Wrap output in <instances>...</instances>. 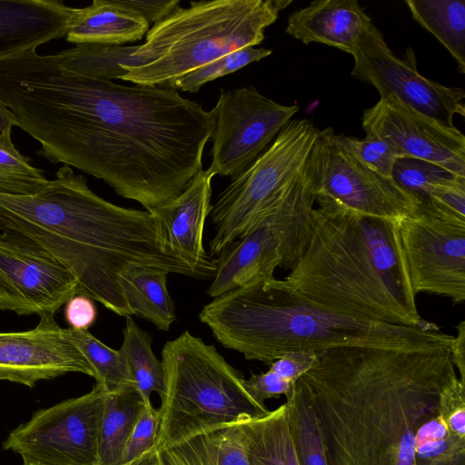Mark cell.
Segmentation results:
<instances>
[{
  "mask_svg": "<svg viewBox=\"0 0 465 465\" xmlns=\"http://www.w3.org/2000/svg\"><path fill=\"white\" fill-rule=\"evenodd\" d=\"M0 102L36 154L101 179L155 214L203 170L213 116L177 90L91 78L31 49L0 60Z\"/></svg>",
  "mask_w": 465,
  "mask_h": 465,
  "instance_id": "1",
  "label": "cell"
},
{
  "mask_svg": "<svg viewBox=\"0 0 465 465\" xmlns=\"http://www.w3.org/2000/svg\"><path fill=\"white\" fill-rule=\"evenodd\" d=\"M298 380L311 399L328 465H413L414 436L458 377L450 349L344 346L316 352Z\"/></svg>",
  "mask_w": 465,
  "mask_h": 465,
  "instance_id": "2",
  "label": "cell"
},
{
  "mask_svg": "<svg viewBox=\"0 0 465 465\" xmlns=\"http://www.w3.org/2000/svg\"><path fill=\"white\" fill-rule=\"evenodd\" d=\"M0 231L39 244L70 271L80 294L124 317L133 312L120 281L133 269L153 267L209 279L164 249L155 215L103 199L67 165L38 193H0Z\"/></svg>",
  "mask_w": 465,
  "mask_h": 465,
  "instance_id": "3",
  "label": "cell"
},
{
  "mask_svg": "<svg viewBox=\"0 0 465 465\" xmlns=\"http://www.w3.org/2000/svg\"><path fill=\"white\" fill-rule=\"evenodd\" d=\"M316 203L308 245L282 282L355 318L423 323L397 220L361 214L322 194Z\"/></svg>",
  "mask_w": 465,
  "mask_h": 465,
  "instance_id": "4",
  "label": "cell"
},
{
  "mask_svg": "<svg viewBox=\"0 0 465 465\" xmlns=\"http://www.w3.org/2000/svg\"><path fill=\"white\" fill-rule=\"evenodd\" d=\"M199 320L225 348L267 364L291 351L344 346L437 351L454 338L426 320L407 326L341 313L274 277L213 299Z\"/></svg>",
  "mask_w": 465,
  "mask_h": 465,
  "instance_id": "5",
  "label": "cell"
},
{
  "mask_svg": "<svg viewBox=\"0 0 465 465\" xmlns=\"http://www.w3.org/2000/svg\"><path fill=\"white\" fill-rule=\"evenodd\" d=\"M292 0L191 1L149 28L120 80L168 87L178 77L235 50L254 46Z\"/></svg>",
  "mask_w": 465,
  "mask_h": 465,
  "instance_id": "6",
  "label": "cell"
},
{
  "mask_svg": "<svg viewBox=\"0 0 465 465\" xmlns=\"http://www.w3.org/2000/svg\"><path fill=\"white\" fill-rule=\"evenodd\" d=\"M162 362L164 391L156 449L270 411L248 393L240 371L188 331L163 345Z\"/></svg>",
  "mask_w": 465,
  "mask_h": 465,
  "instance_id": "7",
  "label": "cell"
},
{
  "mask_svg": "<svg viewBox=\"0 0 465 465\" xmlns=\"http://www.w3.org/2000/svg\"><path fill=\"white\" fill-rule=\"evenodd\" d=\"M319 131L308 119L289 121L265 152L232 179L212 205L211 255H219L275 210L302 169Z\"/></svg>",
  "mask_w": 465,
  "mask_h": 465,
  "instance_id": "8",
  "label": "cell"
},
{
  "mask_svg": "<svg viewBox=\"0 0 465 465\" xmlns=\"http://www.w3.org/2000/svg\"><path fill=\"white\" fill-rule=\"evenodd\" d=\"M106 391L95 384L82 396L35 412L3 446L24 464L98 465V436Z\"/></svg>",
  "mask_w": 465,
  "mask_h": 465,
  "instance_id": "9",
  "label": "cell"
},
{
  "mask_svg": "<svg viewBox=\"0 0 465 465\" xmlns=\"http://www.w3.org/2000/svg\"><path fill=\"white\" fill-rule=\"evenodd\" d=\"M333 129L319 131L304 171L317 194L363 215L399 220L420 209L418 201L337 145Z\"/></svg>",
  "mask_w": 465,
  "mask_h": 465,
  "instance_id": "10",
  "label": "cell"
},
{
  "mask_svg": "<svg viewBox=\"0 0 465 465\" xmlns=\"http://www.w3.org/2000/svg\"><path fill=\"white\" fill-rule=\"evenodd\" d=\"M298 111V105L278 104L253 87L220 89L218 101L211 110V172L231 179L242 173Z\"/></svg>",
  "mask_w": 465,
  "mask_h": 465,
  "instance_id": "11",
  "label": "cell"
},
{
  "mask_svg": "<svg viewBox=\"0 0 465 465\" xmlns=\"http://www.w3.org/2000/svg\"><path fill=\"white\" fill-rule=\"evenodd\" d=\"M351 75L375 87L381 98H393L404 107L439 123L454 127L455 114L465 115V92L421 75L415 54L408 49L404 60L397 57L380 30L371 23L352 54Z\"/></svg>",
  "mask_w": 465,
  "mask_h": 465,
  "instance_id": "12",
  "label": "cell"
},
{
  "mask_svg": "<svg viewBox=\"0 0 465 465\" xmlns=\"http://www.w3.org/2000/svg\"><path fill=\"white\" fill-rule=\"evenodd\" d=\"M412 290L465 300V221L417 212L397 220Z\"/></svg>",
  "mask_w": 465,
  "mask_h": 465,
  "instance_id": "13",
  "label": "cell"
},
{
  "mask_svg": "<svg viewBox=\"0 0 465 465\" xmlns=\"http://www.w3.org/2000/svg\"><path fill=\"white\" fill-rule=\"evenodd\" d=\"M79 293L70 271L22 234L0 231V310L54 314Z\"/></svg>",
  "mask_w": 465,
  "mask_h": 465,
  "instance_id": "14",
  "label": "cell"
},
{
  "mask_svg": "<svg viewBox=\"0 0 465 465\" xmlns=\"http://www.w3.org/2000/svg\"><path fill=\"white\" fill-rule=\"evenodd\" d=\"M366 136L388 143L400 158L432 163L465 176V136L401 105L393 98L380 99L363 112Z\"/></svg>",
  "mask_w": 465,
  "mask_h": 465,
  "instance_id": "15",
  "label": "cell"
},
{
  "mask_svg": "<svg viewBox=\"0 0 465 465\" xmlns=\"http://www.w3.org/2000/svg\"><path fill=\"white\" fill-rule=\"evenodd\" d=\"M93 370L70 339L68 329L54 314L40 316L39 323L24 331H0V381L34 387L38 381Z\"/></svg>",
  "mask_w": 465,
  "mask_h": 465,
  "instance_id": "16",
  "label": "cell"
},
{
  "mask_svg": "<svg viewBox=\"0 0 465 465\" xmlns=\"http://www.w3.org/2000/svg\"><path fill=\"white\" fill-rule=\"evenodd\" d=\"M210 169L201 170L175 199L154 215L164 249L212 278L215 260L203 248V232L211 213L212 179Z\"/></svg>",
  "mask_w": 465,
  "mask_h": 465,
  "instance_id": "17",
  "label": "cell"
},
{
  "mask_svg": "<svg viewBox=\"0 0 465 465\" xmlns=\"http://www.w3.org/2000/svg\"><path fill=\"white\" fill-rule=\"evenodd\" d=\"M279 235L269 217L226 246L215 260V272L208 289L215 299L238 289L273 278L282 265Z\"/></svg>",
  "mask_w": 465,
  "mask_h": 465,
  "instance_id": "18",
  "label": "cell"
},
{
  "mask_svg": "<svg viewBox=\"0 0 465 465\" xmlns=\"http://www.w3.org/2000/svg\"><path fill=\"white\" fill-rule=\"evenodd\" d=\"M73 9L61 0H0V60L64 36Z\"/></svg>",
  "mask_w": 465,
  "mask_h": 465,
  "instance_id": "19",
  "label": "cell"
},
{
  "mask_svg": "<svg viewBox=\"0 0 465 465\" xmlns=\"http://www.w3.org/2000/svg\"><path fill=\"white\" fill-rule=\"evenodd\" d=\"M371 23L356 0H318L289 16L286 33L305 45L320 43L352 55Z\"/></svg>",
  "mask_w": 465,
  "mask_h": 465,
  "instance_id": "20",
  "label": "cell"
},
{
  "mask_svg": "<svg viewBox=\"0 0 465 465\" xmlns=\"http://www.w3.org/2000/svg\"><path fill=\"white\" fill-rule=\"evenodd\" d=\"M149 26L141 15L118 0H94L88 6L74 7L64 36L75 45H122L141 40Z\"/></svg>",
  "mask_w": 465,
  "mask_h": 465,
  "instance_id": "21",
  "label": "cell"
},
{
  "mask_svg": "<svg viewBox=\"0 0 465 465\" xmlns=\"http://www.w3.org/2000/svg\"><path fill=\"white\" fill-rule=\"evenodd\" d=\"M315 203L316 193L302 167L268 216L281 241V267L285 270L291 271L295 266L308 245Z\"/></svg>",
  "mask_w": 465,
  "mask_h": 465,
  "instance_id": "22",
  "label": "cell"
},
{
  "mask_svg": "<svg viewBox=\"0 0 465 465\" xmlns=\"http://www.w3.org/2000/svg\"><path fill=\"white\" fill-rule=\"evenodd\" d=\"M156 450L160 465H249L237 423Z\"/></svg>",
  "mask_w": 465,
  "mask_h": 465,
  "instance_id": "23",
  "label": "cell"
},
{
  "mask_svg": "<svg viewBox=\"0 0 465 465\" xmlns=\"http://www.w3.org/2000/svg\"><path fill=\"white\" fill-rule=\"evenodd\" d=\"M237 424L249 465H299L289 431L285 404L263 417Z\"/></svg>",
  "mask_w": 465,
  "mask_h": 465,
  "instance_id": "24",
  "label": "cell"
},
{
  "mask_svg": "<svg viewBox=\"0 0 465 465\" xmlns=\"http://www.w3.org/2000/svg\"><path fill=\"white\" fill-rule=\"evenodd\" d=\"M168 272L153 267L133 269L121 277V286L133 315L167 331L175 321L174 302L167 290Z\"/></svg>",
  "mask_w": 465,
  "mask_h": 465,
  "instance_id": "25",
  "label": "cell"
},
{
  "mask_svg": "<svg viewBox=\"0 0 465 465\" xmlns=\"http://www.w3.org/2000/svg\"><path fill=\"white\" fill-rule=\"evenodd\" d=\"M144 404L135 384L106 393L98 436V465H121L124 447Z\"/></svg>",
  "mask_w": 465,
  "mask_h": 465,
  "instance_id": "26",
  "label": "cell"
},
{
  "mask_svg": "<svg viewBox=\"0 0 465 465\" xmlns=\"http://www.w3.org/2000/svg\"><path fill=\"white\" fill-rule=\"evenodd\" d=\"M412 17L449 51L465 74V1L406 0Z\"/></svg>",
  "mask_w": 465,
  "mask_h": 465,
  "instance_id": "27",
  "label": "cell"
},
{
  "mask_svg": "<svg viewBox=\"0 0 465 465\" xmlns=\"http://www.w3.org/2000/svg\"><path fill=\"white\" fill-rule=\"evenodd\" d=\"M138 45L80 44L53 54L65 71L91 78L111 81L127 74L126 67L137 66L133 56Z\"/></svg>",
  "mask_w": 465,
  "mask_h": 465,
  "instance_id": "28",
  "label": "cell"
},
{
  "mask_svg": "<svg viewBox=\"0 0 465 465\" xmlns=\"http://www.w3.org/2000/svg\"><path fill=\"white\" fill-rule=\"evenodd\" d=\"M286 417L299 465H328L321 428L311 399L296 381L286 398Z\"/></svg>",
  "mask_w": 465,
  "mask_h": 465,
  "instance_id": "29",
  "label": "cell"
},
{
  "mask_svg": "<svg viewBox=\"0 0 465 465\" xmlns=\"http://www.w3.org/2000/svg\"><path fill=\"white\" fill-rule=\"evenodd\" d=\"M124 339L119 351L125 358L137 391L145 403L151 402L153 392L161 397L164 391V373L162 361L152 350V338L132 318L125 317Z\"/></svg>",
  "mask_w": 465,
  "mask_h": 465,
  "instance_id": "30",
  "label": "cell"
},
{
  "mask_svg": "<svg viewBox=\"0 0 465 465\" xmlns=\"http://www.w3.org/2000/svg\"><path fill=\"white\" fill-rule=\"evenodd\" d=\"M70 339L90 364L98 386L107 393L116 391L134 381L124 355L88 331L68 329Z\"/></svg>",
  "mask_w": 465,
  "mask_h": 465,
  "instance_id": "31",
  "label": "cell"
},
{
  "mask_svg": "<svg viewBox=\"0 0 465 465\" xmlns=\"http://www.w3.org/2000/svg\"><path fill=\"white\" fill-rule=\"evenodd\" d=\"M413 450V465H465V439L451 433L439 415L418 428Z\"/></svg>",
  "mask_w": 465,
  "mask_h": 465,
  "instance_id": "32",
  "label": "cell"
},
{
  "mask_svg": "<svg viewBox=\"0 0 465 465\" xmlns=\"http://www.w3.org/2000/svg\"><path fill=\"white\" fill-rule=\"evenodd\" d=\"M44 171L31 164L11 139L10 132H0V193L32 195L48 184Z\"/></svg>",
  "mask_w": 465,
  "mask_h": 465,
  "instance_id": "33",
  "label": "cell"
},
{
  "mask_svg": "<svg viewBox=\"0 0 465 465\" xmlns=\"http://www.w3.org/2000/svg\"><path fill=\"white\" fill-rule=\"evenodd\" d=\"M271 54V49L246 46L223 55L203 66L178 77L167 88L197 93L204 84L232 74L252 62H257L269 56Z\"/></svg>",
  "mask_w": 465,
  "mask_h": 465,
  "instance_id": "34",
  "label": "cell"
},
{
  "mask_svg": "<svg viewBox=\"0 0 465 465\" xmlns=\"http://www.w3.org/2000/svg\"><path fill=\"white\" fill-rule=\"evenodd\" d=\"M333 142L356 157L361 163L381 176L392 179L394 164L399 157L396 151L385 141L376 136L362 140L332 134Z\"/></svg>",
  "mask_w": 465,
  "mask_h": 465,
  "instance_id": "35",
  "label": "cell"
},
{
  "mask_svg": "<svg viewBox=\"0 0 465 465\" xmlns=\"http://www.w3.org/2000/svg\"><path fill=\"white\" fill-rule=\"evenodd\" d=\"M159 421L158 410L151 402L145 403L124 447L121 465L138 459L155 447Z\"/></svg>",
  "mask_w": 465,
  "mask_h": 465,
  "instance_id": "36",
  "label": "cell"
},
{
  "mask_svg": "<svg viewBox=\"0 0 465 465\" xmlns=\"http://www.w3.org/2000/svg\"><path fill=\"white\" fill-rule=\"evenodd\" d=\"M438 415L451 433L465 439V381H460L459 376L441 390Z\"/></svg>",
  "mask_w": 465,
  "mask_h": 465,
  "instance_id": "37",
  "label": "cell"
},
{
  "mask_svg": "<svg viewBox=\"0 0 465 465\" xmlns=\"http://www.w3.org/2000/svg\"><path fill=\"white\" fill-rule=\"evenodd\" d=\"M244 387L251 397L260 405L265 406L264 401L285 395L287 398L292 391L295 382L287 381L271 370L260 374H253L244 379Z\"/></svg>",
  "mask_w": 465,
  "mask_h": 465,
  "instance_id": "38",
  "label": "cell"
},
{
  "mask_svg": "<svg viewBox=\"0 0 465 465\" xmlns=\"http://www.w3.org/2000/svg\"><path fill=\"white\" fill-rule=\"evenodd\" d=\"M317 353L312 351H296L287 352L270 364L272 371L280 377L296 382L315 364Z\"/></svg>",
  "mask_w": 465,
  "mask_h": 465,
  "instance_id": "39",
  "label": "cell"
},
{
  "mask_svg": "<svg viewBox=\"0 0 465 465\" xmlns=\"http://www.w3.org/2000/svg\"><path fill=\"white\" fill-rule=\"evenodd\" d=\"M97 317V310L93 300L84 294H75L64 307V318L70 328L87 331Z\"/></svg>",
  "mask_w": 465,
  "mask_h": 465,
  "instance_id": "40",
  "label": "cell"
},
{
  "mask_svg": "<svg viewBox=\"0 0 465 465\" xmlns=\"http://www.w3.org/2000/svg\"><path fill=\"white\" fill-rule=\"evenodd\" d=\"M118 2L141 15L149 25L166 18L180 7V0H118Z\"/></svg>",
  "mask_w": 465,
  "mask_h": 465,
  "instance_id": "41",
  "label": "cell"
},
{
  "mask_svg": "<svg viewBox=\"0 0 465 465\" xmlns=\"http://www.w3.org/2000/svg\"><path fill=\"white\" fill-rule=\"evenodd\" d=\"M456 328L458 334L453 338L450 351L453 364L458 369L459 378L465 381V322H460Z\"/></svg>",
  "mask_w": 465,
  "mask_h": 465,
  "instance_id": "42",
  "label": "cell"
},
{
  "mask_svg": "<svg viewBox=\"0 0 465 465\" xmlns=\"http://www.w3.org/2000/svg\"><path fill=\"white\" fill-rule=\"evenodd\" d=\"M17 123L12 113L0 102V132H10Z\"/></svg>",
  "mask_w": 465,
  "mask_h": 465,
  "instance_id": "43",
  "label": "cell"
},
{
  "mask_svg": "<svg viewBox=\"0 0 465 465\" xmlns=\"http://www.w3.org/2000/svg\"><path fill=\"white\" fill-rule=\"evenodd\" d=\"M130 465H160L156 447L148 450L138 459L131 461Z\"/></svg>",
  "mask_w": 465,
  "mask_h": 465,
  "instance_id": "44",
  "label": "cell"
},
{
  "mask_svg": "<svg viewBox=\"0 0 465 465\" xmlns=\"http://www.w3.org/2000/svg\"><path fill=\"white\" fill-rule=\"evenodd\" d=\"M24 465H35V464H24ZM123 465H130V462L126 463V464H123Z\"/></svg>",
  "mask_w": 465,
  "mask_h": 465,
  "instance_id": "45",
  "label": "cell"
}]
</instances>
